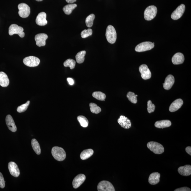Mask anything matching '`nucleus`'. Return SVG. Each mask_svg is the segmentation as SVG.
<instances>
[{
  "instance_id": "obj_17",
  "label": "nucleus",
  "mask_w": 191,
  "mask_h": 191,
  "mask_svg": "<svg viewBox=\"0 0 191 191\" xmlns=\"http://www.w3.org/2000/svg\"><path fill=\"white\" fill-rule=\"evenodd\" d=\"M6 124L10 130L12 132H15L17 131V127L16 126L15 122L13 118L10 115H8L6 118Z\"/></svg>"
},
{
  "instance_id": "obj_44",
  "label": "nucleus",
  "mask_w": 191,
  "mask_h": 191,
  "mask_svg": "<svg viewBox=\"0 0 191 191\" xmlns=\"http://www.w3.org/2000/svg\"><path fill=\"white\" fill-rule=\"evenodd\" d=\"M136 96L137 97L138 96V95H136Z\"/></svg>"
},
{
  "instance_id": "obj_32",
  "label": "nucleus",
  "mask_w": 191,
  "mask_h": 191,
  "mask_svg": "<svg viewBox=\"0 0 191 191\" xmlns=\"http://www.w3.org/2000/svg\"><path fill=\"white\" fill-rule=\"evenodd\" d=\"M95 17V15L93 14H91L86 17L85 23L86 25L88 27H91L93 26Z\"/></svg>"
},
{
  "instance_id": "obj_26",
  "label": "nucleus",
  "mask_w": 191,
  "mask_h": 191,
  "mask_svg": "<svg viewBox=\"0 0 191 191\" xmlns=\"http://www.w3.org/2000/svg\"><path fill=\"white\" fill-rule=\"evenodd\" d=\"M77 7V5L75 4H71L65 5L63 9V11L66 15H69L71 14L73 10Z\"/></svg>"
},
{
  "instance_id": "obj_20",
  "label": "nucleus",
  "mask_w": 191,
  "mask_h": 191,
  "mask_svg": "<svg viewBox=\"0 0 191 191\" xmlns=\"http://www.w3.org/2000/svg\"><path fill=\"white\" fill-rule=\"evenodd\" d=\"M185 61V57L181 53L178 52L174 55L173 56L172 61L174 65H177L181 64Z\"/></svg>"
},
{
  "instance_id": "obj_33",
  "label": "nucleus",
  "mask_w": 191,
  "mask_h": 191,
  "mask_svg": "<svg viewBox=\"0 0 191 191\" xmlns=\"http://www.w3.org/2000/svg\"><path fill=\"white\" fill-rule=\"evenodd\" d=\"M75 61L72 59L67 60L63 63L64 66L65 67H69L71 70H73L75 68Z\"/></svg>"
},
{
  "instance_id": "obj_27",
  "label": "nucleus",
  "mask_w": 191,
  "mask_h": 191,
  "mask_svg": "<svg viewBox=\"0 0 191 191\" xmlns=\"http://www.w3.org/2000/svg\"><path fill=\"white\" fill-rule=\"evenodd\" d=\"M31 144L32 147L35 153L37 154L40 155L41 152L39 144L36 139H32Z\"/></svg>"
},
{
  "instance_id": "obj_37",
  "label": "nucleus",
  "mask_w": 191,
  "mask_h": 191,
  "mask_svg": "<svg viewBox=\"0 0 191 191\" xmlns=\"http://www.w3.org/2000/svg\"><path fill=\"white\" fill-rule=\"evenodd\" d=\"M155 106L154 104L152 103L151 101L149 100L147 103V110L148 112L151 113L154 111Z\"/></svg>"
},
{
  "instance_id": "obj_8",
  "label": "nucleus",
  "mask_w": 191,
  "mask_h": 191,
  "mask_svg": "<svg viewBox=\"0 0 191 191\" xmlns=\"http://www.w3.org/2000/svg\"><path fill=\"white\" fill-rule=\"evenodd\" d=\"M23 62L27 66L29 67H35L38 66L40 63L39 58L33 56L27 57L24 58Z\"/></svg>"
},
{
  "instance_id": "obj_18",
  "label": "nucleus",
  "mask_w": 191,
  "mask_h": 191,
  "mask_svg": "<svg viewBox=\"0 0 191 191\" xmlns=\"http://www.w3.org/2000/svg\"><path fill=\"white\" fill-rule=\"evenodd\" d=\"M183 104V101L181 99H177L170 106L169 111L171 112H174L178 111L181 107Z\"/></svg>"
},
{
  "instance_id": "obj_28",
  "label": "nucleus",
  "mask_w": 191,
  "mask_h": 191,
  "mask_svg": "<svg viewBox=\"0 0 191 191\" xmlns=\"http://www.w3.org/2000/svg\"><path fill=\"white\" fill-rule=\"evenodd\" d=\"M86 54V51H82L77 53L75 56L76 61L78 63H82L85 60V56Z\"/></svg>"
},
{
  "instance_id": "obj_11",
  "label": "nucleus",
  "mask_w": 191,
  "mask_h": 191,
  "mask_svg": "<svg viewBox=\"0 0 191 191\" xmlns=\"http://www.w3.org/2000/svg\"><path fill=\"white\" fill-rule=\"evenodd\" d=\"M139 71L143 79L147 80L151 78V72L146 65L143 64L140 65L139 67Z\"/></svg>"
},
{
  "instance_id": "obj_36",
  "label": "nucleus",
  "mask_w": 191,
  "mask_h": 191,
  "mask_svg": "<svg viewBox=\"0 0 191 191\" xmlns=\"http://www.w3.org/2000/svg\"><path fill=\"white\" fill-rule=\"evenodd\" d=\"M93 34V31L91 29H85L81 32V37L83 38H85L88 37L92 35Z\"/></svg>"
},
{
  "instance_id": "obj_13",
  "label": "nucleus",
  "mask_w": 191,
  "mask_h": 191,
  "mask_svg": "<svg viewBox=\"0 0 191 191\" xmlns=\"http://www.w3.org/2000/svg\"><path fill=\"white\" fill-rule=\"evenodd\" d=\"M8 167L9 171L12 176L17 177L20 174V171L18 166L15 162H10L9 163Z\"/></svg>"
},
{
  "instance_id": "obj_10",
  "label": "nucleus",
  "mask_w": 191,
  "mask_h": 191,
  "mask_svg": "<svg viewBox=\"0 0 191 191\" xmlns=\"http://www.w3.org/2000/svg\"><path fill=\"white\" fill-rule=\"evenodd\" d=\"M185 5L183 4L180 5L172 12L171 15V18L173 20H177L180 18L185 11Z\"/></svg>"
},
{
  "instance_id": "obj_42",
  "label": "nucleus",
  "mask_w": 191,
  "mask_h": 191,
  "mask_svg": "<svg viewBox=\"0 0 191 191\" xmlns=\"http://www.w3.org/2000/svg\"><path fill=\"white\" fill-rule=\"evenodd\" d=\"M69 4H72L75 2L77 0H65Z\"/></svg>"
},
{
  "instance_id": "obj_25",
  "label": "nucleus",
  "mask_w": 191,
  "mask_h": 191,
  "mask_svg": "<svg viewBox=\"0 0 191 191\" xmlns=\"http://www.w3.org/2000/svg\"><path fill=\"white\" fill-rule=\"evenodd\" d=\"M93 154V150L91 149L85 150H83L80 154V158L83 160H86L91 157Z\"/></svg>"
},
{
  "instance_id": "obj_31",
  "label": "nucleus",
  "mask_w": 191,
  "mask_h": 191,
  "mask_svg": "<svg viewBox=\"0 0 191 191\" xmlns=\"http://www.w3.org/2000/svg\"><path fill=\"white\" fill-rule=\"evenodd\" d=\"M90 111L93 113L98 114L101 111V109L96 104L91 103L89 104Z\"/></svg>"
},
{
  "instance_id": "obj_4",
  "label": "nucleus",
  "mask_w": 191,
  "mask_h": 191,
  "mask_svg": "<svg viewBox=\"0 0 191 191\" xmlns=\"http://www.w3.org/2000/svg\"><path fill=\"white\" fill-rule=\"evenodd\" d=\"M157 9L154 5L149 6L144 12V17L146 20L150 21L154 18L157 15Z\"/></svg>"
},
{
  "instance_id": "obj_35",
  "label": "nucleus",
  "mask_w": 191,
  "mask_h": 191,
  "mask_svg": "<svg viewBox=\"0 0 191 191\" xmlns=\"http://www.w3.org/2000/svg\"><path fill=\"white\" fill-rule=\"evenodd\" d=\"M30 101H27L26 103L19 106L17 108V111L18 112L21 113L24 112L27 109L28 106L29 105Z\"/></svg>"
},
{
  "instance_id": "obj_24",
  "label": "nucleus",
  "mask_w": 191,
  "mask_h": 191,
  "mask_svg": "<svg viewBox=\"0 0 191 191\" xmlns=\"http://www.w3.org/2000/svg\"><path fill=\"white\" fill-rule=\"evenodd\" d=\"M171 124V121L169 120H162L156 122L155 126L157 128L163 129L170 126Z\"/></svg>"
},
{
  "instance_id": "obj_39",
  "label": "nucleus",
  "mask_w": 191,
  "mask_h": 191,
  "mask_svg": "<svg viewBox=\"0 0 191 191\" xmlns=\"http://www.w3.org/2000/svg\"><path fill=\"white\" fill-rule=\"evenodd\" d=\"M175 191H190V189L187 187H184L180 188L177 189Z\"/></svg>"
},
{
  "instance_id": "obj_30",
  "label": "nucleus",
  "mask_w": 191,
  "mask_h": 191,
  "mask_svg": "<svg viewBox=\"0 0 191 191\" xmlns=\"http://www.w3.org/2000/svg\"><path fill=\"white\" fill-rule=\"evenodd\" d=\"M77 119L81 126L83 127H86L88 126V121L85 117L82 116H78Z\"/></svg>"
},
{
  "instance_id": "obj_5",
  "label": "nucleus",
  "mask_w": 191,
  "mask_h": 191,
  "mask_svg": "<svg viewBox=\"0 0 191 191\" xmlns=\"http://www.w3.org/2000/svg\"><path fill=\"white\" fill-rule=\"evenodd\" d=\"M24 30V28L21 27L16 24H12L9 27V34L10 35L17 34L21 38H23L25 35Z\"/></svg>"
},
{
  "instance_id": "obj_23",
  "label": "nucleus",
  "mask_w": 191,
  "mask_h": 191,
  "mask_svg": "<svg viewBox=\"0 0 191 191\" xmlns=\"http://www.w3.org/2000/svg\"><path fill=\"white\" fill-rule=\"evenodd\" d=\"M9 84V80L8 76L4 72H0V85L3 87H6Z\"/></svg>"
},
{
  "instance_id": "obj_38",
  "label": "nucleus",
  "mask_w": 191,
  "mask_h": 191,
  "mask_svg": "<svg viewBox=\"0 0 191 191\" xmlns=\"http://www.w3.org/2000/svg\"><path fill=\"white\" fill-rule=\"evenodd\" d=\"M5 187V181L2 174L0 172V187L4 188Z\"/></svg>"
},
{
  "instance_id": "obj_7",
  "label": "nucleus",
  "mask_w": 191,
  "mask_h": 191,
  "mask_svg": "<svg viewBox=\"0 0 191 191\" xmlns=\"http://www.w3.org/2000/svg\"><path fill=\"white\" fill-rule=\"evenodd\" d=\"M19 10L18 13L19 15L23 18L27 17L29 16L31 12L30 7L25 3L19 4L18 6Z\"/></svg>"
},
{
  "instance_id": "obj_6",
  "label": "nucleus",
  "mask_w": 191,
  "mask_h": 191,
  "mask_svg": "<svg viewBox=\"0 0 191 191\" xmlns=\"http://www.w3.org/2000/svg\"><path fill=\"white\" fill-rule=\"evenodd\" d=\"M154 47V44L150 42H146L138 44L135 47V50L137 52H142L150 50Z\"/></svg>"
},
{
  "instance_id": "obj_9",
  "label": "nucleus",
  "mask_w": 191,
  "mask_h": 191,
  "mask_svg": "<svg viewBox=\"0 0 191 191\" xmlns=\"http://www.w3.org/2000/svg\"><path fill=\"white\" fill-rule=\"evenodd\" d=\"M98 191H115V189L111 182L106 180L101 181L97 186Z\"/></svg>"
},
{
  "instance_id": "obj_2",
  "label": "nucleus",
  "mask_w": 191,
  "mask_h": 191,
  "mask_svg": "<svg viewBox=\"0 0 191 191\" xmlns=\"http://www.w3.org/2000/svg\"><path fill=\"white\" fill-rule=\"evenodd\" d=\"M114 27L109 25L106 29V36L108 42L109 43L113 44L116 42L117 36Z\"/></svg>"
},
{
  "instance_id": "obj_41",
  "label": "nucleus",
  "mask_w": 191,
  "mask_h": 191,
  "mask_svg": "<svg viewBox=\"0 0 191 191\" xmlns=\"http://www.w3.org/2000/svg\"><path fill=\"white\" fill-rule=\"evenodd\" d=\"M185 151L189 155H191V147L187 146L185 148Z\"/></svg>"
},
{
  "instance_id": "obj_21",
  "label": "nucleus",
  "mask_w": 191,
  "mask_h": 191,
  "mask_svg": "<svg viewBox=\"0 0 191 191\" xmlns=\"http://www.w3.org/2000/svg\"><path fill=\"white\" fill-rule=\"evenodd\" d=\"M160 174L158 172H154L150 174L149 178L148 181L151 185H155L160 182Z\"/></svg>"
},
{
  "instance_id": "obj_14",
  "label": "nucleus",
  "mask_w": 191,
  "mask_h": 191,
  "mask_svg": "<svg viewBox=\"0 0 191 191\" xmlns=\"http://www.w3.org/2000/svg\"><path fill=\"white\" fill-rule=\"evenodd\" d=\"M86 179L85 176L84 174H80L77 175L73 181L72 185L74 188L79 187L84 183Z\"/></svg>"
},
{
  "instance_id": "obj_16",
  "label": "nucleus",
  "mask_w": 191,
  "mask_h": 191,
  "mask_svg": "<svg viewBox=\"0 0 191 191\" xmlns=\"http://www.w3.org/2000/svg\"><path fill=\"white\" fill-rule=\"evenodd\" d=\"M46 17H47V14L45 12H40L36 17L35 22L37 24L40 26L46 25L47 23Z\"/></svg>"
},
{
  "instance_id": "obj_12",
  "label": "nucleus",
  "mask_w": 191,
  "mask_h": 191,
  "mask_svg": "<svg viewBox=\"0 0 191 191\" xmlns=\"http://www.w3.org/2000/svg\"><path fill=\"white\" fill-rule=\"evenodd\" d=\"M48 38L47 34L45 33H40L35 37L36 45L39 47H43L46 45V40Z\"/></svg>"
},
{
  "instance_id": "obj_29",
  "label": "nucleus",
  "mask_w": 191,
  "mask_h": 191,
  "mask_svg": "<svg viewBox=\"0 0 191 191\" xmlns=\"http://www.w3.org/2000/svg\"><path fill=\"white\" fill-rule=\"evenodd\" d=\"M93 96L97 100L101 101H104L106 98L105 94L100 91L93 92Z\"/></svg>"
},
{
  "instance_id": "obj_40",
  "label": "nucleus",
  "mask_w": 191,
  "mask_h": 191,
  "mask_svg": "<svg viewBox=\"0 0 191 191\" xmlns=\"http://www.w3.org/2000/svg\"><path fill=\"white\" fill-rule=\"evenodd\" d=\"M67 80L68 81L69 84L71 85L74 84V81L73 79L71 78H67Z\"/></svg>"
},
{
  "instance_id": "obj_3",
  "label": "nucleus",
  "mask_w": 191,
  "mask_h": 191,
  "mask_svg": "<svg viewBox=\"0 0 191 191\" xmlns=\"http://www.w3.org/2000/svg\"><path fill=\"white\" fill-rule=\"evenodd\" d=\"M147 146L154 153L160 154L164 153V148L162 145L155 141H150L147 144Z\"/></svg>"
},
{
  "instance_id": "obj_22",
  "label": "nucleus",
  "mask_w": 191,
  "mask_h": 191,
  "mask_svg": "<svg viewBox=\"0 0 191 191\" xmlns=\"http://www.w3.org/2000/svg\"><path fill=\"white\" fill-rule=\"evenodd\" d=\"M178 173L182 176H190L191 174V166L190 165H186L181 166L178 168Z\"/></svg>"
},
{
  "instance_id": "obj_15",
  "label": "nucleus",
  "mask_w": 191,
  "mask_h": 191,
  "mask_svg": "<svg viewBox=\"0 0 191 191\" xmlns=\"http://www.w3.org/2000/svg\"><path fill=\"white\" fill-rule=\"evenodd\" d=\"M118 123L123 128L129 129L131 126L130 120L124 116H120L118 120Z\"/></svg>"
},
{
  "instance_id": "obj_19",
  "label": "nucleus",
  "mask_w": 191,
  "mask_h": 191,
  "mask_svg": "<svg viewBox=\"0 0 191 191\" xmlns=\"http://www.w3.org/2000/svg\"><path fill=\"white\" fill-rule=\"evenodd\" d=\"M174 78L172 75H169L166 77L164 83L163 84L164 89H170L174 83Z\"/></svg>"
},
{
  "instance_id": "obj_1",
  "label": "nucleus",
  "mask_w": 191,
  "mask_h": 191,
  "mask_svg": "<svg viewBox=\"0 0 191 191\" xmlns=\"http://www.w3.org/2000/svg\"><path fill=\"white\" fill-rule=\"evenodd\" d=\"M51 153L55 159L60 162L64 160L66 156V153L63 149L58 146L53 147Z\"/></svg>"
},
{
  "instance_id": "obj_43",
  "label": "nucleus",
  "mask_w": 191,
  "mask_h": 191,
  "mask_svg": "<svg viewBox=\"0 0 191 191\" xmlns=\"http://www.w3.org/2000/svg\"><path fill=\"white\" fill-rule=\"evenodd\" d=\"M35 1H43V0H35Z\"/></svg>"
},
{
  "instance_id": "obj_34",
  "label": "nucleus",
  "mask_w": 191,
  "mask_h": 191,
  "mask_svg": "<svg viewBox=\"0 0 191 191\" xmlns=\"http://www.w3.org/2000/svg\"><path fill=\"white\" fill-rule=\"evenodd\" d=\"M127 98L133 103L136 104L137 102V97L135 94L133 92H129L127 95Z\"/></svg>"
}]
</instances>
